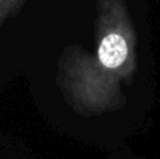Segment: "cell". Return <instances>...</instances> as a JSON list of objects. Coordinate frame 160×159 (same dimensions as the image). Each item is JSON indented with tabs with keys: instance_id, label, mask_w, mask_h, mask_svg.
<instances>
[{
	"instance_id": "obj_1",
	"label": "cell",
	"mask_w": 160,
	"mask_h": 159,
	"mask_svg": "<svg viewBox=\"0 0 160 159\" xmlns=\"http://www.w3.org/2000/svg\"><path fill=\"white\" fill-rule=\"evenodd\" d=\"M136 70V34L124 0H97L96 49L78 45L59 59L58 83L68 103L83 115H98L124 104L122 85Z\"/></svg>"
},
{
	"instance_id": "obj_2",
	"label": "cell",
	"mask_w": 160,
	"mask_h": 159,
	"mask_svg": "<svg viewBox=\"0 0 160 159\" xmlns=\"http://www.w3.org/2000/svg\"><path fill=\"white\" fill-rule=\"evenodd\" d=\"M24 0H0V28L6 23V20L17 13Z\"/></svg>"
}]
</instances>
